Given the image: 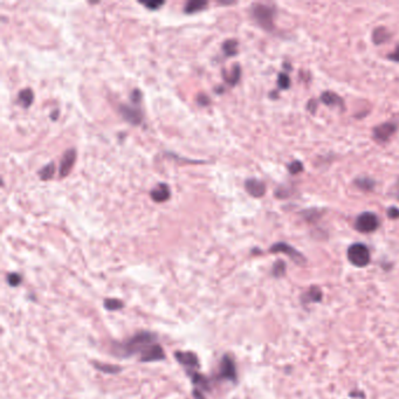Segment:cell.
Segmentation results:
<instances>
[{
	"label": "cell",
	"instance_id": "cell-1",
	"mask_svg": "<svg viewBox=\"0 0 399 399\" xmlns=\"http://www.w3.org/2000/svg\"><path fill=\"white\" fill-rule=\"evenodd\" d=\"M156 336L151 333H141L137 334L136 336L130 338L124 344L121 345V354L123 356H130V355L139 354L141 357L146 354L153 346L156 344L155 343Z\"/></svg>",
	"mask_w": 399,
	"mask_h": 399
},
{
	"label": "cell",
	"instance_id": "cell-2",
	"mask_svg": "<svg viewBox=\"0 0 399 399\" xmlns=\"http://www.w3.org/2000/svg\"><path fill=\"white\" fill-rule=\"evenodd\" d=\"M252 15L258 25L263 30L272 32L274 30V15L275 9L262 4H254L252 6Z\"/></svg>",
	"mask_w": 399,
	"mask_h": 399
},
{
	"label": "cell",
	"instance_id": "cell-3",
	"mask_svg": "<svg viewBox=\"0 0 399 399\" xmlns=\"http://www.w3.org/2000/svg\"><path fill=\"white\" fill-rule=\"evenodd\" d=\"M348 260L356 267H366L370 263V251L364 243L356 242L348 248Z\"/></svg>",
	"mask_w": 399,
	"mask_h": 399
},
{
	"label": "cell",
	"instance_id": "cell-4",
	"mask_svg": "<svg viewBox=\"0 0 399 399\" xmlns=\"http://www.w3.org/2000/svg\"><path fill=\"white\" fill-rule=\"evenodd\" d=\"M378 227H380V219L372 212L360 214L355 221V229L361 233H372Z\"/></svg>",
	"mask_w": 399,
	"mask_h": 399
},
{
	"label": "cell",
	"instance_id": "cell-5",
	"mask_svg": "<svg viewBox=\"0 0 399 399\" xmlns=\"http://www.w3.org/2000/svg\"><path fill=\"white\" fill-rule=\"evenodd\" d=\"M269 251L272 253L287 254L295 263H296V265L303 266L306 263V258L303 257V255L300 252H298L297 250H295L293 246H290V245H288V243H286V242L274 243V245L270 247Z\"/></svg>",
	"mask_w": 399,
	"mask_h": 399
},
{
	"label": "cell",
	"instance_id": "cell-6",
	"mask_svg": "<svg viewBox=\"0 0 399 399\" xmlns=\"http://www.w3.org/2000/svg\"><path fill=\"white\" fill-rule=\"evenodd\" d=\"M397 131V124L392 122L383 123L381 126H377L373 129V138L380 143H385L393 136Z\"/></svg>",
	"mask_w": 399,
	"mask_h": 399
},
{
	"label": "cell",
	"instance_id": "cell-7",
	"mask_svg": "<svg viewBox=\"0 0 399 399\" xmlns=\"http://www.w3.org/2000/svg\"><path fill=\"white\" fill-rule=\"evenodd\" d=\"M119 113H121V115L126 121H128L133 126L141 124L143 121L142 111L137 109V108H134L128 105H122L119 106Z\"/></svg>",
	"mask_w": 399,
	"mask_h": 399
},
{
	"label": "cell",
	"instance_id": "cell-8",
	"mask_svg": "<svg viewBox=\"0 0 399 399\" xmlns=\"http://www.w3.org/2000/svg\"><path fill=\"white\" fill-rule=\"evenodd\" d=\"M77 161V150L69 149L67 150L61 158V163H60V177H66L70 173L71 169Z\"/></svg>",
	"mask_w": 399,
	"mask_h": 399
},
{
	"label": "cell",
	"instance_id": "cell-9",
	"mask_svg": "<svg viewBox=\"0 0 399 399\" xmlns=\"http://www.w3.org/2000/svg\"><path fill=\"white\" fill-rule=\"evenodd\" d=\"M220 376L225 380L235 382L237 381V370L232 358L230 356H225L222 358L220 364Z\"/></svg>",
	"mask_w": 399,
	"mask_h": 399
},
{
	"label": "cell",
	"instance_id": "cell-10",
	"mask_svg": "<svg viewBox=\"0 0 399 399\" xmlns=\"http://www.w3.org/2000/svg\"><path fill=\"white\" fill-rule=\"evenodd\" d=\"M245 189L254 198H260L266 193V185L255 178L247 179L245 182Z\"/></svg>",
	"mask_w": 399,
	"mask_h": 399
},
{
	"label": "cell",
	"instance_id": "cell-11",
	"mask_svg": "<svg viewBox=\"0 0 399 399\" xmlns=\"http://www.w3.org/2000/svg\"><path fill=\"white\" fill-rule=\"evenodd\" d=\"M170 195H171L170 187H169V185L164 184V183L158 184L150 192L151 199H153V201L156 202V203H164L166 201H169Z\"/></svg>",
	"mask_w": 399,
	"mask_h": 399
},
{
	"label": "cell",
	"instance_id": "cell-12",
	"mask_svg": "<svg viewBox=\"0 0 399 399\" xmlns=\"http://www.w3.org/2000/svg\"><path fill=\"white\" fill-rule=\"evenodd\" d=\"M176 357H177L178 362L184 365L187 370H192L198 366V358L192 353H177Z\"/></svg>",
	"mask_w": 399,
	"mask_h": 399
},
{
	"label": "cell",
	"instance_id": "cell-13",
	"mask_svg": "<svg viewBox=\"0 0 399 399\" xmlns=\"http://www.w3.org/2000/svg\"><path fill=\"white\" fill-rule=\"evenodd\" d=\"M321 101L326 106L329 107H340L341 109H344V101L341 96H338L336 93H331V91H325L321 95Z\"/></svg>",
	"mask_w": 399,
	"mask_h": 399
},
{
	"label": "cell",
	"instance_id": "cell-14",
	"mask_svg": "<svg viewBox=\"0 0 399 399\" xmlns=\"http://www.w3.org/2000/svg\"><path fill=\"white\" fill-rule=\"evenodd\" d=\"M390 32L385 29V27H377L376 30L372 32V41L376 45H382L390 40Z\"/></svg>",
	"mask_w": 399,
	"mask_h": 399
},
{
	"label": "cell",
	"instance_id": "cell-15",
	"mask_svg": "<svg viewBox=\"0 0 399 399\" xmlns=\"http://www.w3.org/2000/svg\"><path fill=\"white\" fill-rule=\"evenodd\" d=\"M18 99L20 105H21L23 108H30L34 99L33 90H32L31 88H26V89L20 90L18 94Z\"/></svg>",
	"mask_w": 399,
	"mask_h": 399
},
{
	"label": "cell",
	"instance_id": "cell-16",
	"mask_svg": "<svg viewBox=\"0 0 399 399\" xmlns=\"http://www.w3.org/2000/svg\"><path fill=\"white\" fill-rule=\"evenodd\" d=\"M207 6V2H202V0H192L185 4L184 12L187 14H193L197 12H201Z\"/></svg>",
	"mask_w": 399,
	"mask_h": 399
},
{
	"label": "cell",
	"instance_id": "cell-17",
	"mask_svg": "<svg viewBox=\"0 0 399 399\" xmlns=\"http://www.w3.org/2000/svg\"><path fill=\"white\" fill-rule=\"evenodd\" d=\"M303 303L305 305H307V303L309 302H320L322 300V292L320 288H317V287H312L308 292H307L306 294H303Z\"/></svg>",
	"mask_w": 399,
	"mask_h": 399
},
{
	"label": "cell",
	"instance_id": "cell-18",
	"mask_svg": "<svg viewBox=\"0 0 399 399\" xmlns=\"http://www.w3.org/2000/svg\"><path fill=\"white\" fill-rule=\"evenodd\" d=\"M355 185L363 191H372L375 187V181L369 177H358L355 181Z\"/></svg>",
	"mask_w": 399,
	"mask_h": 399
},
{
	"label": "cell",
	"instance_id": "cell-19",
	"mask_svg": "<svg viewBox=\"0 0 399 399\" xmlns=\"http://www.w3.org/2000/svg\"><path fill=\"white\" fill-rule=\"evenodd\" d=\"M222 51L224 53L227 55V57H234L235 54L238 53V41L237 40H226V41L222 43Z\"/></svg>",
	"mask_w": 399,
	"mask_h": 399
},
{
	"label": "cell",
	"instance_id": "cell-20",
	"mask_svg": "<svg viewBox=\"0 0 399 399\" xmlns=\"http://www.w3.org/2000/svg\"><path fill=\"white\" fill-rule=\"evenodd\" d=\"M54 173H55L54 163H49V164L45 165L39 171V176L42 181H49V179L54 176Z\"/></svg>",
	"mask_w": 399,
	"mask_h": 399
},
{
	"label": "cell",
	"instance_id": "cell-21",
	"mask_svg": "<svg viewBox=\"0 0 399 399\" xmlns=\"http://www.w3.org/2000/svg\"><path fill=\"white\" fill-rule=\"evenodd\" d=\"M231 77H224L225 81L227 83H230L231 86H234L235 83H237L239 80H240V75H241V69H240V66L239 65H234L232 70H231Z\"/></svg>",
	"mask_w": 399,
	"mask_h": 399
},
{
	"label": "cell",
	"instance_id": "cell-22",
	"mask_svg": "<svg viewBox=\"0 0 399 399\" xmlns=\"http://www.w3.org/2000/svg\"><path fill=\"white\" fill-rule=\"evenodd\" d=\"M278 86L280 89H288L290 87V78L287 73L279 74L278 78Z\"/></svg>",
	"mask_w": 399,
	"mask_h": 399
},
{
	"label": "cell",
	"instance_id": "cell-23",
	"mask_svg": "<svg viewBox=\"0 0 399 399\" xmlns=\"http://www.w3.org/2000/svg\"><path fill=\"white\" fill-rule=\"evenodd\" d=\"M286 273V265L285 262L279 260L278 262L274 263V267H273V275L277 278H280L282 277L283 274Z\"/></svg>",
	"mask_w": 399,
	"mask_h": 399
},
{
	"label": "cell",
	"instance_id": "cell-24",
	"mask_svg": "<svg viewBox=\"0 0 399 399\" xmlns=\"http://www.w3.org/2000/svg\"><path fill=\"white\" fill-rule=\"evenodd\" d=\"M288 171L292 174H297L303 171V165L300 161H294L288 165Z\"/></svg>",
	"mask_w": 399,
	"mask_h": 399
},
{
	"label": "cell",
	"instance_id": "cell-25",
	"mask_svg": "<svg viewBox=\"0 0 399 399\" xmlns=\"http://www.w3.org/2000/svg\"><path fill=\"white\" fill-rule=\"evenodd\" d=\"M105 306H106V308L109 309V310H116L118 308H121V307L123 306V303L121 301H117V300H114V298H110V300L106 301Z\"/></svg>",
	"mask_w": 399,
	"mask_h": 399
},
{
	"label": "cell",
	"instance_id": "cell-26",
	"mask_svg": "<svg viewBox=\"0 0 399 399\" xmlns=\"http://www.w3.org/2000/svg\"><path fill=\"white\" fill-rule=\"evenodd\" d=\"M7 281H9L11 286L15 287V286L19 285L20 281H21V278H20V275L13 273V274H10L9 277H7Z\"/></svg>",
	"mask_w": 399,
	"mask_h": 399
},
{
	"label": "cell",
	"instance_id": "cell-27",
	"mask_svg": "<svg viewBox=\"0 0 399 399\" xmlns=\"http://www.w3.org/2000/svg\"><path fill=\"white\" fill-rule=\"evenodd\" d=\"M143 5H144L147 10H151V11H156V10H158V9H159V7H162L163 5H164V3H163V2L143 3Z\"/></svg>",
	"mask_w": 399,
	"mask_h": 399
},
{
	"label": "cell",
	"instance_id": "cell-28",
	"mask_svg": "<svg viewBox=\"0 0 399 399\" xmlns=\"http://www.w3.org/2000/svg\"><path fill=\"white\" fill-rule=\"evenodd\" d=\"M197 102H198L199 106H203V107L209 106L210 105V97L206 96V95H204V94H201V95H198Z\"/></svg>",
	"mask_w": 399,
	"mask_h": 399
},
{
	"label": "cell",
	"instance_id": "cell-29",
	"mask_svg": "<svg viewBox=\"0 0 399 399\" xmlns=\"http://www.w3.org/2000/svg\"><path fill=\"white\" fill-rule=\"evenodd\" d=\"M141 97H142V94H141V91H139L138 89H135V90L133 91V94L130 95L131 101H133V102L135 103V105H137V103H138L139 101H141Z\"/></svg>",
	"mask_w": 399,
	"mask_h": 399
},
{
	"label": "cell",
	"instance_id": "cell-30",
	"mask_svg": "<svg viewBox=\"0 0 399 399\" xmlns=\"http://www.w3.org/2000/svg\"><path fill=\"white\" fill-rule=\"evenodd\" d=\"M388 217L390 219H398L399 218V209L397 207H390L388 210Z\"/></svg>",
	"mask_w": 399,
	"mask_h": 399
},
{
	"label": "cell",
	"instance_id": "cell-31",
	"mask_svg": "<svg viewBox=\"0 0 399 399\" xmlns=\"http://www.w3.org/2000/svg\"><path fill=\"white\" fill-rule=\"evenodd\" d=\"M388 59L391 60V61L399 62V46L396 47V49H394L392 53L388 55Z\"/></svg>",
	"mask_w": 399,
	"mask_h": 399
}]
</instances>
